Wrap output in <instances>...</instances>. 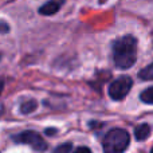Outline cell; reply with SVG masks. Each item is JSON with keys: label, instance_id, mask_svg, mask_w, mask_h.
<instances>
[{"label": "cell", "instance_id": "obj_1", "mask_svg": "<svg viewBox=\"0 0 153 153\" xmlns=\"http://www.w3.org/2000/svg\"><path fill=\"white\" fill-rule=\"evenodd\" d=\"M137 59V40L132 35L117 39L113 45V61L118 69H129Z\"/></svg>", "mask_w": 153, "mask_h": 153}, {"label": "cell", "instance_id": "obj_2", "mask_svg": "<svg viewBox=\"0 0 153 153\" xmlns=\"http://www.w3.org/2000/svg\"><path fill=\"white\" fill-rule=\"evenodd\" d=\"M129 133L125 129H111L108 132V134L103 137L102 141V148L105 152L109 153H118V152H124L125 149L129 146Z\"/></svg>", "mask_w": 153, "mask_h": 153}, {"label": "cell", "instance_id": "obj_3", "mask_svg": "<svg viewBox=\"0 0 153 153\" xmlns=\"http://www.w3.org/2000/svg\"><path fill=\"white\" fill-rule=\"evenodd\" d=\"M132 85H133V81L130 76H128V75L120 76L114 82H111V85L109 86V95L114 101H121L130 91Z\"/></svg>", "mask_w": 153, "mask_h": 153}, {"label": "cell", "instance_id": "obj_4", "mask_svg": "<svg viewBox=\"0 0 153 153\" xmlns=\"http://www.w3.org/2000/svg\"><path fill=\"white\" fill-rule=\"evenodd\" d=\"M13 140H15L16 143L30 145L34 151H46V149H47L46 141L40 137V134H38L36 132H32V130H26V132L15 136Z\"/></svg>", "mask_w": 153, "mask_h": 153}, {"label": "cell", "instance_id": "obj_5", "mask_svg": "<svg viewBox=\"0 0 153 153\" xmlns=\"http://www.w3.org/2000/svg\"><path fill=\"white\" fill-rule=\"evenodd\" d=\"M65 0H48L46 4H43L42 7L39 8V13H42V15H54V13H56L59 10H61V7L63 5Z\"/></svg>", "mask_w": 153, "mask_h": 153}, {"label": "cell", "instance_id": "obj_6", "mask_svg": "<svg viewBox=\"0 0 153 153\" xmlns=\"http://www.w3.org/2000/svg\"><path fill=\"white\" fill-rule=\"evenodd\" d=\"M149 134H151V128H149V125H146V124L140 125V126H137L134 130V136L138 141L146 140V138L149 137Z\"/></svg>", "mask_w": 153, "mask_h": 153}, {"label": "cell", "instance_id": "obj_7", "mask_svg": "<svg viewBox=\"0 0 153 153\" xmlns=\"http://www.w3.org/2000/svg\"><path fill=\"white\" fill-rule=\"evenodd\" d=\"M38 103L35 100H28V101H24L23 103L20 105V111L23 114H28V113H32V111L36 109Z\"/></svg>", "mask_w": 153, "mask_h": 153}, {"label": "cell", "instance_id": "obj_8", "mask_svg": "<svg viewBox=\"0 0 153 153\" xmlns=\"http://www.w3.org/2000/svg\"><path fill=\"white\" fill-rule=\"evenodd\" d=\"M138 76H140L143 81H153V62L151 65H148L146 67H144V69L138 73Z\"/></svg>", "mask_w": 153, "mask_h": 153}, {"label": "cell", "instance_id": "obj_9", "mask_svg": "<svg viewBox=\"0 0 153 153\" xmlns=\"http://www.w3.org/2000/svg\"><path fill=\"white\" fill-rule=\"evenodd\" d=\"M140 100L145 103H149V105H153V86L148 87L146 90H144L140 94Z\"/></svg>", "mask_w": 153, "mask_h": 153}, {"label": "cell", "instance_id": "obj_10", "mask_svg": "<svg viewBox=\"0 0 153 153\" xmlns=\"http://www.w3.org/2000/svg\"><path fill=\"white\" fill-rule=\"evenodd\" d=\"M70 151H73V145L69 143L65 144V145H59L55 148V152H70Z\"/></svg>", "mask_w": 153, "mask_h": 153}, {"label": "cell", "instance_id": "obj_11", "mask_svg": "<svg viewBox=\"0 0 153 153\" xmlns=\"http://www.w3.org/2000/svg\"><path fill=\"white\" fill-rule=\"evenodd\" d=\"M10 31V27L5 23H0V34H5V32Z\"/></svg>", "mask_w": 153, "mask_h": 153}, {"label": "cell", "instance_id": "obj_12", "mask_svg": "<svg viewBox=\"0 0 153 153\" xmlns=\"http://www.w3.org/2000/svg\"><path fill=\"white\" fill-rule=\"evenodd\" d=\"M76 151H78V152H82V151H85V152H90V149H89V148H83V146H81V148H78Z\"/></svg>", "mask_w": 153, "mask_h": 153}, {"label": "cell", "instance_id": "obj_13", "mask_svg": "<svg viewBox=\"0 0 153 153\" xmlns=\"http://www.w3.org/2000/svg\"><path fill=\"white\" fill-rule=\"evenodd\" d=\"M3 87H4V82H3V79L0 78V94H1V91H3Z\"/></svg>", "mask_w": 153, "mask_h": 153}, {"label": "cell", "instance_id": "obj_14", "mask_svg": "<svg viewBox=\"0 0 153 153\" xmlns=\"http://www.w3.org/2000/svg\"><path fill=\"white\" fill-rule=\"evenodd\" d=\"M54 132H55V130H51V129H47V130H46V133H47V134H54Z\"/></svg>", "mask_w": 153, "mask_h": 153}, {"label": "cell", "instance_id": "obj_15", "mask_svg": "<svg viewBox=\"0 0 153 153\" xmlns=\"http://www.w3.org/2000/svg\"><path fill=\"white\" fill-rule=\"evenodd\" d=\"M1 113H3V105L0 103V114H1Z\"/></svg>", "mask_w": 153, "mask_h": 153}, {"label": "cell", "instance_id": "obj_16", "mask_svg": "<svg viewBox=\"0 0 153 153\" xmlns=\"http://www.w3.org/2000/svg\"><path fill=\"white\" fill-rule=\"evenodd\" d=\"M152 152H153V149H152Z\"/></svg>", "mask_w": 153, "mask_h": 153}]
</instances>
